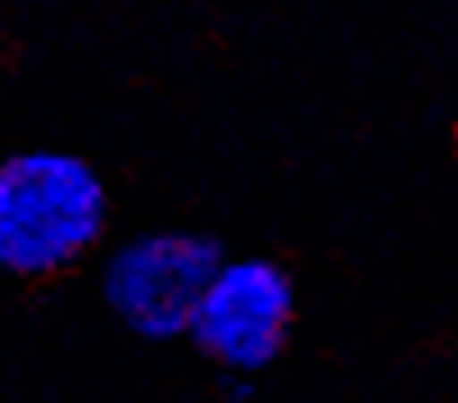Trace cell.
<instances>
[{"mask_svg":"<svg viewBox=\"0 0 458 403\" xmlns=\"http://www.w3.org/2000/svg\"><path fill=\"white\" fill-rule=\"evenodd\" d=\"M295 286L273 258H223L209 277L200 308L191 322V340L223 372H264L291 335Z\"/></svg>","mask_w":458,"mask_h":403,"instance_id":"obj_3","label":"cell"},{"mask_svg":"<svg viewBox=\"0 0 458 403\" xmlns=\"http://www.w3.org/2000/svg\"><path fill=\"white\" fill-rule=\"evenodd\" d=\"M223 249L205 231H141L105 258V304L146 340L191 335L195 308L218 273Z\"/></svg>","mask_w":458,"mask_h":403,"instance_id":"obj_2","label":"cell"},{"mask_svg":"<svg viewBox=\"0 0 458 403\" xmlns=\"http://www.w3.org/2000/svg\"><path fill=\"white\" fill-rule=\"evenodd\" d=\"M109 222V190L73 150H19L0 159V273L55 277L82 263Z\"/></svg>","mask_w":458,"mask_h":403,"instance_id":"obj_1","label":"cell"}]
</instances>
